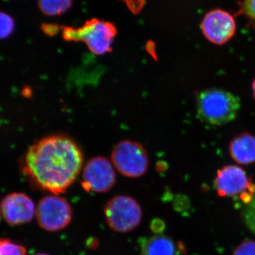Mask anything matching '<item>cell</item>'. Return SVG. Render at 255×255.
Returning <instances> with one entry per match:
<instances>
[{
    "label": "cell",
    "mask_w": 255,
    "mask_h": 255,
    "mask_svg": "<svg viewBox=\"0 0 255 255\" xmlns=\"http://www.w3.org/2000/svg\"><path fill=\"white\" fill-rule=\"evenodd\" d=\"M83 166V155L70 137H44L28 149L23 161V172L36 187L59 194L78 178Z\"/></svg>",
    "instance_id": "1"
},
{
    "label": "cell",
    "mask_w": 255,
    "mask_h": 255,
    "mask_svg": "<svg viewBox=\"0 0 255 255\" xmlns=\"http://www.w3.org/2000/svg\"><path fill=\"white\" fill-rule=\"evenodd\" d=\"M241 109L239 98L222 89L204 90L198 95L196 111L203 122L221 126L232 122Z\"/></svg>",
    "instance_id": "2"
},
{
    "label": "cell",
    "mask_w": 255,
    "mask_h": 255,
    "mask_svg": "<svg viewBox=\"0 0 255 255\" xmlns=\"http://www.w3.org/2000/svg\"><path fill=\"white\" fill-rule=\"evenodd\" d=\"M55 33L61 30L65 41L83 42L94 54L102 55L112 50L117 28L113 23L93 18L80 27L53 25Z\"/></svg>",
    "instance_id": "3"
},
{
    "label": "cell",
    "mask_w": 255,
    "mask_h": 255,
    "mask_svg": "<svg viewBox=\"0 0 255 255\" xmlns=\"http://www.w3.org/2000/svg\"><path fill=\"white\" fill-rule=\"evenodd\" d=\"M106 221L117 233L130 232L139 226L142 217L141 206L133 198L126 195L114 196L105 208Z\"/></svg>",
    "instance_id": "4"
},
{
    "label": "cell",
    "mask_w": 255,
    "mask_h": 255,
    "mask_svg": "<svg viewBox=\"0 0 255 255\" xmlns=\"http://www.w3.org/2000/svg\"><path fill=\"white\" fill-rule=\"evenodd\" d=\"M216 192L221 197L237 198L248 205L255 194V184L244 169L226 165L218 170L214 181Z\"/></svg>",
    "instance_id": "5"
},
{
    "label": "cell",
    "mask_w": 255,
    "mask_h": 255,
    "mask_svg": "<svg viewBox=\"0 0 255 255\" xmlns=\"http://www.w3.org/2000/svg\"><path fill=\"white\" fill-rule=\"evenodd\" d=\"M112 162L122 175L130 178L141 177L148 167V156L138 142L123 140L114 147Z\"/></svg>",
    "instance_id": "6"
},
{
    "label": "cell",
    "mask_w": 255,
    "mask_h": 255,
    "mask_svg": "<svg viewBox=\"0 0 255 255\" xmlns=\"http://www.w3.org/2000/svg\"><path fill=\"white\" fill-rule=\"evenodd\" d=\"M36 216L40 227L48 232L61 231L73 219V209L66 199L58 194L42 198L36 206Z\"/></svg>",
    "instance_id": "7"
},
{
    "label": "cell",
    "mask_w": 255,
    "mask_h": 255,
    "mask_svg": "<svg viewBox=\"0 0 255 255\" xmlns=\"http://www.w3.org/2000/svg\"><path fill=\"white\" fill-rule=\"evenodd\" d=\"M116 179L115 167L105 157L90 159L82 170V186L87 192H107L113 188Z\"/></svg>",
    "instance_id": "8"
},
{
    "label": "cell",
    "mask_w": 255,
    "mask_h": 255,
    "mask_svg": "<svg viewBox=\"0 0 255 255\" xmlns=\"http://www.w3.org/2000/svg\"><path fill=\"white\" fill-rule=\"evenodd\" d=\"M201 28L208 41L221 46L228 43L236 34V19L225 10H211L203 18Z\"/></svg>",
    "instance_id": "9"
},
{
    "label": "cell",
    "mask_w": 255,
    "mask_h": 255,
    "mask_svg": "<svg viewBox=\"0 0 255 255\" xmlns=\"http://www.w3.org/2000/svg\"><path fill=\"white\" fill-rule=\"evenodd\" d=\"M36 207L31 198L23 193H11L1 203V214L10 226H19L31 221Z\"/></svg>",
    "instance_id": "10"
},
{
    "label": "cell",
    "mask_w": 255,
    "mask_h": 255,
    "mask_svg": "<svg viewBox=\"0 0 255 255\" xmlns=\"http://www.w3.org/2000/svg\"><path fill=\"white\" fill-rule=\"evenodd\" d=\"M139 245L141 255H180L184 251L183 245L163 235L140 238Z\"/></svg>",
    "instance_id": "11"
},
{
    "label": "cell",
    "mask_w": 255,
    "mask_h": 255,
    "mask_svg": "<svg viewBox=\"0 0 255 255\" xmlns=\"http://www.w3.org/2000/svg\"><path fill=\"white\" fill-rule=\"evenodd\" d=\"M229 154L235 162L248 165L255 162V136L248 132L236 135L230 142Z\"/></svg>",
    "instance_id": "12"
},
{
    "label": "cell",
    "mask_w": 255,
    "mask_h": 255,
    "mask_svg": "<svg viewBox=\"0 0 255 255\" xmlns=\"http://www.w3.org/2000/svg\"><path fill=\"white\" fill-rule=\"evenodd\" d=\"M72 3L73 0H38L41 12L48 16L63 14L71 7Z\"/></svg>",
    "instance_id": "13"
},
{
    "label": "cell",
    "mask_w": 255,
    "mask_h": 255,
    "mask_svg": "<svg viewBox=\"0 0 255 255\" xmlns=\"http://www.w3.org/2000/svg\"><path fill=\"white\" fill-rule=\"evenodd\" d=\"M26 249L22 245L11 240L0 239V255H26Z\"/></svg>",
    "instance_id": "14"
},
{
    "label": "cell",
    "mask_w": 255,
    "mask_h": 255,
    "mask_svg": "<svg viewBox=\"0 0 255 255\" xmlns=\"http://www.w3.org/2000/svg\"><path fill=\"white\" fill-rule=\"evenodd\" d=\"M236 15L246 17L252 26L255 28V0L240 1Z\"/></svg>",
    "instance_id": "15"
},
{
    "label": "cell",
    "mask_w": 255,
    "mask_h": 255,
    "mask_svg": "<svg viewBox=\"0 0 255 255\" xmlns=\"http://www.w3.org/2000/svg\"><path fill=\"white\" fill-rule=\"evenodd\" d=\"M15 29L14 18L9 14L0 11V39L9 38Z\"/></svg>",
    "instance_id": "16"
},
{
    "label": "cell",
    "mask_w": 255,
    "mask_h": 255,
    "mask_svg": "<svg viewBox=\"0 0 255 255\" xmlns=\"http://www.w3.org/2000/svg\"><path fill=\"white\" fill-rule=\"evenodd\" d=\"M243 216L247 227L255 235V194L251 202L246 205Z\"/></svg>",
    "instance_id": "17"
},
{
    "label": "cell",
    "mask_w": 255,
    "mask_h": 255,
    "mask_svg": "<svg viewBox=\"0 0 255 255\" xmlns=\"http://www.w3.org/2000/svg\"><path fill=\"white\" fill-rule=\"evenodd\" d=\"M233 255H255V241L243 242L235 249Z\"/></svg>",
    "instance_id": "18"
},
{
    "label": "cell",
    "mask_w": 255,
    "mask_h": 255,
    "mask_svg": "<svg viewBox=\"0 0 255 255\" xmlns=\"http://www.w3.org/2000/svg\"><path fill=\"white\" fill-rule=\"evenodd\" d=\"M122 1H123L129 10L135 14L140 13L145 4V0H122Z\"/></svg>",
    "instance_id": "19"
},
{
    "label": "cell",
    "mask_w": 255,
    "mask_h": 255,
    "mask_svg": "<svg viewBox=\"0 0 255 255\" xmlns=\"http://www.w3.org/2000/svg\"><path fill=\"white\" fill-rule=\"evenodd\" d=\"M164 224L162 221L159 219L154 220L151 223L150 228L154 233H158L162 232L164 230Z\"/></svg>",
    "instance_id": "20"
},
{
    "label": "cell",
    "mask_w": 255,
    "mask_h": 255,
    "mask_svg": "<svg viewBox=\"0 0 255 255\" xmlns=\"http://www.w3.org/2000/svg\"><path fill=\"white\" fill-rule=\"evenodd\" d=\"M252 89H253V97H254L255 100V80H253V84H252Z\"/></svg>",
    "instance_id": "21"
},
{
    "label": "cell",
    "mask_w": 255,
    "mask_h": 255,
    "mask_svg": "<svg viewBox=\"0 0 255 255\" xmlns=\"http://www.w3.org/2000/svg\"><path fill=\"white\" fill-rule=\"evenodd\" d=\"M35 255H48L45 254V253H39V254H36Z\"/></svg>",
    "instance_id": "22"
},
{
    "label": "cell",
    "mask_w": 255,
    "mask_h": 255,
    "mask_svg": "<svg viewBox=\"0 0 255 255\" xmlns=\"http://www.w3.org/2000/svg\"><path fill=\"white\" fill-rule=\"evenodd\" d=\"M0 214H1V206H0Z\"/></svg>",
    "instance_id": "23"
}]
</instances>
